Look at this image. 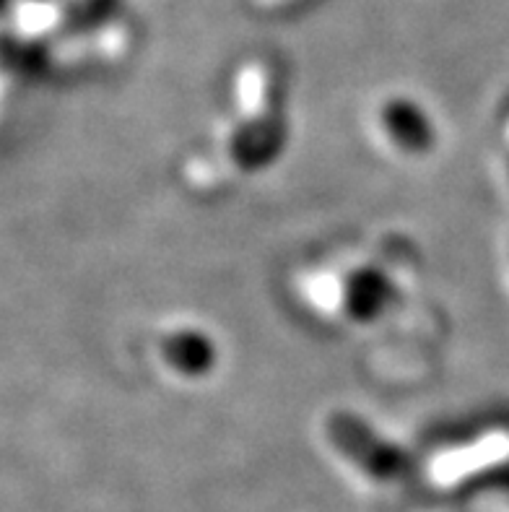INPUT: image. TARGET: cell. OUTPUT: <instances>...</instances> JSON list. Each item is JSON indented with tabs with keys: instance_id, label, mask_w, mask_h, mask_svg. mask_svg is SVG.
Returning a JSON list of instances; mask_svg holds the SVG:
<instances>
[]
</instances>
